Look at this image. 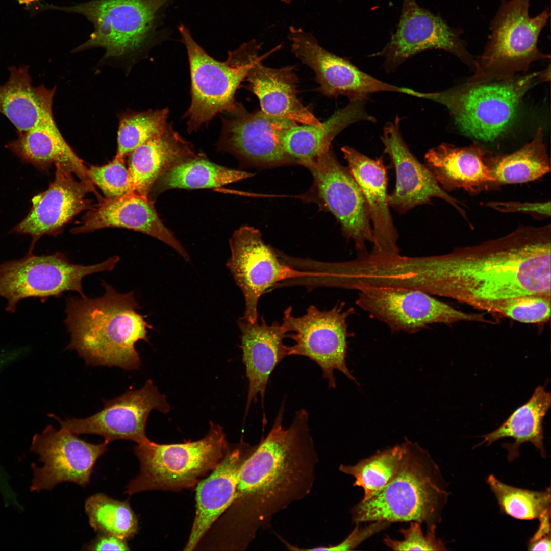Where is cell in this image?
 <instances>
[{
  "label": "cell",
  "instance_id": "6da1fadb",
  "mask_svg": "<svg viewBox=\"0 0 551 551\" xmlns=\"http://www.w3.org/2000/svg\"><path fill=\"white\" fill-rule=\"evenodd\" d=\"M550 224L522 226L497 238L445 254L413 257V289L493 313L521 295L551 296Z\"/></svg>",
  "mask_w": 551,
  "mask_h": 551
},
{
  "label": "cell",
  "instance_id": "7a4b0ae2",
  "mask_svg": "<svg viewBox=\"0 0 551 551\" xmlns=\"http://www.w3.org/2000/svg\"><path fill=\"white\" fill-rule=\"evenodd\" d=\"M282 406L273 425L243 463L234 504L237 531L246 546L273 516L305 498L314 486L319 457L300 409L290 426L282 425Z\"/></svg>",
  "mask_w": 551,
  "mask_h": 551
},
{
  "label": "cell",
  "instance_id": "3957f363",
  "mask_svg": "<svg viewBox=\"0 0 551 551\" xmlns=\"http://www.w3.org/2000/svg\"><path fill=\"white\" fill-rule=\"evenodd\" d=\"M100 297L66 299L65 323L71 335L66 350L76 351L87 364L136 370L140 365L135 344L148 341L152 327L137 311L133 292H118L102 282Z\"/></svg>",
  "mask_w": 551,
  "mask_h": 551
},
{
  "label": "cell",
  "instance_id": "277c9868",
  "mask_svg": "<svg viewBox=\"0 0 551 551\" xmlns=\"http://www.w3.org/2000/svg\"><path fill=\"white\" fill-rule=\"evenodd\" d=\"M403 444L397 473L386 485L352 508L354 523L417 521L428 528L441 523L449 496L441 470L417 443L406 440Z\"/></svg>",
  "mask_w": 551,
  "mask_h": 551
},
{
  "label": "cell",
  "instance_id": "5b68a950",
  "mask_svg": "<svg viewBox=\"0 0 551 551\" xmlns=\"http://www.w3.org/2000/svg\"><path fill=\"white\" fill-rule=\"evenodd\" d=\"M549 79L550 67L506 79L479 82L466 81L444 91L422 92L421 98L444 106L457 128L465 136L492 142L513 124L527 92Z\"/></svg>",
  "mask_w": 551,
  "mask_h": 551
},
{
  "label": "cell",
  "instance_id": "8992f818",
  "mask_svg": "<svg viewBox=\"0 0 551 551\" xmlns=\"http://www.w3.org/2000/svg\"><path fill=\"white\" fill-rule=\"evenodd\" d=\"M188 57L191 77V103L183 118L189 133L208 124L217 114L227 111L233 116L246 110L235 98L254 63L261 57V44L253 39L228 52L227 59L215 60L193 38L184 25L178 27Z\"/></svg>",
  "mask_w": 551,
  "mask_h": 551
},
{
  "label": "cell",
  "instance_id": "52a82bcc",
  "mask_svg": "<svg viewBox=\"0 0 551 551\" xmlns=\"http://www.w3.org/2000/svg\"><path fill=\"white\" fill-rule=\"evenodd\" d=\"M228 450L222 428L212 422L207 435L196 441L161 444L148 440L137 444L134 452L140 472L124 493L131 496L145 491L192 488L216 467Z\"/></svg>",
  "mask_w": 551,
  "mask_h": 551
},
{
  "label": "cell",
  "instance_id": "ba28073f",
  "mask_svg": "<svg viewBox=\"0 0 551 551\" xmlns=\"http://www.w3.org/2000/svg\"><path fill=\"white\" fill-rule=\"evenodd\" d=\"M530 5V0H502L485 49L467 81L510 78L526 72L535 61L550 59L538 47L539 36L550 16L549 9L532 17Z\"/></svg>",
  "mask_w": 551,
  "mask_h": 551
},
{
  "label": "cell",
  "instance_id": "9c48e42d",
  "mask_svg": "<svg viewBox=\"0 0 551 551\" xmlns=\"http://www.w3.org/2000/svg\"><path fill=\"white\" fill-rule=\"evenodd\" d=\"M119 260L115 256L98 264L71 263L61 253L36 256L28 252L23 258L0 264V297L7 301V311L14 313L18 303L27 298L45 300L72 291L84 294L82 282L89 274L111 271Z\"/></svg>",
  "mask_w": 551,
  "mask_h": 551
},
{
  "label": "cell",
  "instance_id": "30bf717a",
  "mask_svg": "<svg viewBox=\"0 0 551 551\" xmlns=\"http://www.w3.org/2000/svg\"><path fill=\"white\" fill-rule=\"evenodd\" d=\"M357 306L393 332L414 333L432 324L459 322L493 323L483 314L457 310L424 292L402 287L359 283Z\"/></svg>",
  "mask_w": 551,
  "mask_h": 551
},
{
  "label": "cell",
  "instance_id": "8fae6325",
  "mask_svg": "<svg viewBox=\"0 0 551 551\" xmlns=\"http://www.w3.org/2000/svg\"><path fill=\"white\" fill-rule=\"evenodd\" d=\"M169 1L92 0L62 10L80 14L94 26L89 39L78 50L99 47L107 57H119L147 43L158 13Z\"/></svg>",
  "mask_w": 551,
  "mask_h": 551
},
{
  "label": "cell",
  "instance_id": "7c38bea8",
  "mask_svg": "<svg viewBox=\"0 0 551 551\" xmlns=\"http://www.w3.org/2000/svg\"><path fill=\"white\" fill-rule=\"evenodd\" d=\"M343 302L329 310L321 311L310 306L302 316L292 315V307L284 311L282 326L287 338L293 340L289 354L305 356L318 364L330 388L336 387L334 371L341 372L356 381L346 363L347 349V319L354 313L350 307L345 309Z\"/></svg>",
  "mask_w": 551,
  "mask_h": 551
},
{
  "label": "cell",
  "instance_id": "4fadbf2b",
  "mask_svg": "<svg viewBox=\"0 0 551 551\" xmlns=\"http://www.w3.org/2000/svg\"><path fill=\"white\" fill-rule=\"evenodd\" d=\"M313 178L317 198L340 223L343 234L359 253L373 241L365 198L348 168L338 161L331 147L317 157L300 162Z\"/></svg>",
  "mask_w": 551,
  "mask_h": 551
},
{
  "label": "cell",
  "instance_id": "5bb4252c",
  "mask_svg": "<svg viewBox=\"0 0 551 551\" xmlns=\"http://www.w3.org/2000/svg\"><path fill=\"white\" fill-rule=\"evenodd\" d=\"M231 255L227 266L241 290L245 300L242 318L253 323L258 320V304L262 295L279 282L311 277L312 272L298 270L281 261L275 251L266 244L260 232L243 226L230 239Z\"/></svg>",
  "mask_w": 551,
  "mask_h": 551
},
{
  "label": "cell",
  "instance_id": "9a60e30c",
  "mask_svg": "<svg viewBox=\"0 0 551 551\" xmlns=\"http://www.w3.org/2000/svg\"><path fill=\"white\" fill-rule=\"evenodd\" d=\"M460 34L461 31L420 6L415 0H403L395 32L384 48L371 56L384 58V69L390 73L419 53L439 49L454 55L474 70L475 60Z\"/></svg>",
  "mask_w": 551,
  "mask_h": 551
},
{
  "label": "cell",
  "instance_id": "2e32d148",
  "mask_svg": "<svg viewBox=\"0 0 551 551\" xmlns=\"http://www.w3.org/2000/svg\"><path fill=\"white\" fill-rule=\"evenodd\" d=\"M167 413L170 406L151 380L136 390H130L112 399L105 400L99 412L85 418L61 419L49 414L63 428L76 435L96 434L108 443L116 440L132 441L137 444L148 440L145 427L151 411Z\"/></svg>",
  "mask_w": 551,
  "mask_h": 551
},
{
  "label": "cell",
  "instance_id": "e0dca14e",
  "mask_svg": "<svg viewBox=\"0 0 551 551\" xmlns=\"http://www.w3.org/2000/svg\"><path fill=\"white\" fill-rule=\"evenodd\" d=\"M108 442L89 443L61 427L47 425L34 436L31 450L40 456L43 465H32L34 477L31 491L52 490L63 482L84 487L88 484L94 465L108 449Z\"/></svg>",
  "mask_w": 551,
  "mask_h": 551
},
{
  "label": "cell",
  "instance_id": "ac0fdd59",
  "mask_svg": "<svg viewBox=\"0 0 551 551\" xmlns=\"http://www.w3.org/2000/svg\"><path fill=\"white\" fill-rule=\"evenodd\" d=\"M288 38L292 51L314 72L318 91L328 97L343 95L350 100L366 99L379 92H394L409 95L412 89L381 81L358 68L347 59L322 47L313 35L291 26Z\"/></svg>",
  "mask_w": 551,
  "mask_h": 551
},
{
  "label": "cell",
  "instance_id": "d6986e66",
  "mask_svg": "<svg viewBox=\"0 0 551 551\" xmlns=\"http://www.w3.org/2000/svg\"><path fill=\"white\" fill-rule=\"evenodd\" d=\"M222 118V131L216 146L249 164L273 166L294 163L284 151V134L297 124L286 118L255 111Z\"/></svg>",
  "mask_w": 551,
  "mask_h": 551
},
{
  "label": "cell",
  "instance_id": "ffe728a7",
  "mask_svg": "<svg viewBox=\"0 0 551 551\" xmlns=\"http://www.w3.org/2000/svg\"><path fill=\"white\" fill-rule=\"evenodd\" d=\"M55 165L54 181L47 190L33 197L30 212L12 230L32 237L30 252L39 238L57 235L75 216L89 208L90 201L86 196L91 192L96 193L92 181L74 179L71 166L60 163Z\"/></svg>",
  "mask_w": 551,
  "mask_h": 551
},
{
  "label": "cell",
  "instance_id": "44dd1931",
  "mask_svg": "<svg viewBox=\"0 0 551 551\" xmlns=\"http://www.w3.org/2000/svg\"><path fill=\"white\" fill-rule=\"evenodd\" d=\"M400 118L397 115L383 128L381 139L396 172L395 186L388 194L390 206L400 213L439 198L452 206L464 218L463 204L443 189L424 164L412 153L403 138Z\"/></svg>",
  "mask_w": 551,
  "mask_h": 551
},
{
  "label": "cell",
  "instance_id": "7402d4cb",
  "mask_svg": "<svg viewBox=\"0 0 551 551\" xmlns=\"http://www.w3.org/2000/svg\"><path fill=\"white\" fill-rule=\"evenodd\" d=\"M341 150L368 205L373 234V249L370 253L399 254L398 233L388 201L387 167L383 158H370L349 146L342 147Z\"/></svg>",
  "mask_w": 551,
  "mask_h": 551
},
{
  "label": "cell",
  "instance_id": "603a6c76",
  "mask_svg": "<svg viewBox=\"0 0 551 551\" xmlns=\"http://www.w3.org/2000/svg\"><path fill=\"white\" fill-rule=\"evenodd\" d=\"M133 230L153 237L171 247L185 260L189 257L185 248L159 218L148 197L133 193L114 198H106L91 208L79 223L71 230L78 234L106 228Z\"/></svg>",
  "mask_w": 551,
  "mask_h": 551
},
{
  "label": "cell",
  "instance_id": "cb8c5ba5",
  "mask_svg": "<svg viewBox=\"0 0 551 551\" xmlns=\"http://www.w3.org/2000/svg\"><path fill=\"white\" fill-rule=\"evenodd\" d=\"M243 444L228 450L207 478L197 483L195 515L185 550H193L235 497L241 468L255 448Z\"/></svg>",
  "mask_w": 551,
  "mask_h": 551
},
{
  "label": "cell",
  "instance_id": "d4e9b609",
  "mask_svg": "<svg viewBox=\"0 0 551 551\" xmlns=\"http://www.w3.org/2000/svg\"><path fill=\"white\" fill-rule=\"evenodd\" d=\"M238 324L241 332L243 362L248 381L245 416L251 403L258 395L262 408L270 377L278 364L289 356V346L284 343L287 333L277 321L268 324L263 317L251 323L240 318Z\"/></svg>",
  "mask_w": 551,
  "mask_h": 551
},
{
  "label": "cell",
  "instance_id": "484cf974",
  "mask_svg": "<svg viewBox=\"0 0 551 551\" xmlns=\"http://www.w3.org/2000/svg\"><path fill=\"white\" fill-rule=\"evenodd\" d=\"M281 45L262 55L249 69L245 80L247 88L258 98L261 111L274 116L304 124L319 125L321 122L297 97V77L293 67L272 68L262 61Z\"/></svg>",
  "mask_w": 551,
  "mask_h": 551
},
{
  "label": "cell",
  "instance_id": "4316f807",
  "mask_svg": "<svg viewBox=\"0 0 551 551\" xmlns=\"http://www.w3.org/2000/svg\"><path fill=\"white\" fill-rule=\"evenodd\" d=\"M489 154L478 144L442 143L426 153L424 165L445 191L462 189L475 193L496 185L487 163Z\"/></svg>",
  "mask_w": 551,
  "mask_h": 551
},
{
  "label": "cell",
  "instance_id": "83f0119b",
  "mask_svg": "<svg viewBox=\"0 0 551 551\" xmlns=\"http://www.w3.org/2000/svg\"><path fill=\"white\" fill-rule=\"evenodd\" d=\"M129 155L128 193L148 197L155 182L177 165L198 156L192 144L176 131L171 123Z\"/></svg>",
  "mask_w": 551,
  "mask_h": 551
},
{
  "label": "cell",
  "instance_id": "f1b7e54d",
  "mask_svg": "<svg viewBox=\"0 0 551 551\" xmlns=\"http://www.w3.org/2000/svg\"><path fill=\"white\" fill-rule=\"evenodd\" d=\"M10 76L0 85V113L16 128L17 133L31 129L53 118L52 105L56 87L32 85L29 66L9 67Z\"/></svg>",
  "mask_w": 551,
  "mask_h": 551
},
{
  "label": "cell",
  "instance_id": "f546056e",
  "mask_svg": "<svg viewBox=\"0 0 551 551\" xmlns=\"http://www.w3.org/2000/svg\"><path fill=\"white\" fill-rule=\"evenodd\" d=\"M366 99L350 101L336 110L319 125L302 124L288 130L281 143L285 153L294 162L314 159L331 147L333 139L350 124L361 121L375 122V118L365 109Z\"/></svg>",
  "mask_w": 551,
  "mask_h": 551
},
{
  "label": "cell",
  "instance_id": "4dcf8cb0",
  "mask_svg": "<svg viewBox=\"0 0 551 551\" xmlns=\"http://www.w3.org/2000/svg\"><path fill=\"white\" fill-rule=\"evenodd\" d=\"M18 134L6 147L24 162L43 170L53 163L67 164L80 180L91 181L88 169L66 143L54 118Z\"/></svg>",
  "mask_w": 551,
  "mask_h": 551
},
{
  "label": "cell",
  "instance_id": "1f68e13d",
  "mask_svg": "<svg viewBox=\"0 0 551 551\" xmlns=\"http://www.w3.org/2000/svg\"><path fill=\"white\" fill-rule=\"evenodd\" d=\"M550 404V393L544 386H538L525 403L517 408L498 428L482 436V441L475 447L484 444L489 446L504 438H512L513 442L502 445L508 451L509 462L519 456L520 445L527 442L532 443L542 457L545 458L543 422Z\"/></svg>",
  "mask_w": 551,
  "mask_h": 551
},
{
  "label": "cell",
  "instance_id": "d6a6232c",
  "mask_svg": "<svg viewBox=\"0 0 551 551\" xmlns=\"http://www.w3.org/2000/svg\"><path fill=\"white\" fill-rule=\"evenodd\" d=\"M487 163L496 185L516 184L537 180L550 170L547 147L541 127L530 142L513 153L493 156Z\"/></svg>",
  "mask_w": 551,
  "mask_h": 551
},
{
  "label": "cell",
  "instance_id": "836d02e7",
  "mask_svg": "<svg viewBox=\"0 0 551 551\" xmlns=\"http://www.w3.org/2000/svg\"><path fill=\"white\" fill-rule=\"evenodd\" d=\"M252 176V173L217 165L198 155L166 171L152 189L158 194L173 188H217Z\"/></svg>",
  "mask_w": 551,
  "mask_h": 551
},
{
  "label": "cell",
  "instance_id": "e575fe53",
  "mask_svg": "<svg viewBox=\"0 0 551 551\" xmlns=\"http://www.w3.org/2000/svg\"><path fill=\"white\" fill-rule=\"evenodd\" d=\"M89 523L98 533L128 539L138 531V519L129 502L114 499L104 493L89 496L85 503Z\"/></svg>",
  "mask_w": 551,
  "mask_h": 551
},
{
  "label": "cell",
  "instance_id": "d590c367",
  "mask_svg": "<svg viewBox=\"0 0 551 551\" xmlns=\"http://www.w3.org/2000/svg\"><path fill=\"white\" fill-rule=\"evenodd\" d=\"M403 453L402 443L379 451L354 465L341 464L339 470L355 479L353 486L362 488L364 491L362 499H366L393 478L401 464Z\"/></svg>",
  "mask_w": 551,
  "mask_h": 551
},
{
  "label": "cell",
  "instance_id": "8d00e7d4",
  "mask_svg": "<svg viewBox=\"0 0 551 551\" xmlns=\"http://www.w3.org/2000/svg\"><path fill=\"white\" fill-rule=\"evenodd\" d=\"M487 483L494 494L500 510L515 519H538L550 512V490L533 491L507 485L489 475Z\"/></svg>",
  "mask_w": 551,
  "mask_h": 551
},
{
  "label": "cell",
  "instance_id": "74e56055",
  "mask_svg": "<svg viewBox=\"0 0 551 551\" xmlns=\"http://www.w3.org/2000/svg\"><path fill=\"white\" fill-rule=\"evenodd\" d=\"M167 108L122 116L117 132L116 155L124 157L161 133L168 124Z\"/></svg>",
  "mask_w": 551,
  "mask_h": 551
},
{
  "label": "cell",
  "instance_id": "f35d334b",
  "mask_svg": "<svg viewBox=\"0 0 551 551\" xmlns=\"http://www.w3.org/2000/svg\"><path fill=\"white\" fill-rule=\"evenodd\" d=\"M551 296L541 294L521 295L506 299L493 313L524 323L547 322L550 317Z\"/></svg>",
  "mask_w": 551,
  "mask_h": 551
},
{
  "label": "cell",
  "instance_id": "ab89813d",
  "mask_svg": "<svg viewBox=\"0 0 551 551\" xmlns=\"http://www.w3.org/2000/svg\"><path fill=\"white\" fill-rule=\"evenodd\" d=\"M124 157L116 155L109 163L102 166H91L89 177L102 191L107 198H114L128 193L129 174Z\"/></svg>",
  "mask_w": 551,
  "mask_h": 551
},
{
  "label": "cell",
  "instance_id": "60d3db41",
  "mask_svg": "<svg viewBox=\"0 0 551 551\" xmlns=\"http://www.w3.org/2000/svg\"><path fill=\"white\" fill-rule=\"evenodd\" d=\"M421 524L417 521H410L408 528L399 530L403 537L402 540H395L386 535L383 542L393 550H447L445 543L436 535V526L428 528L424 534Z\"/></svg>",
  "mask_w": 551,
  "mask_h": 551
},
{
  "label": "cell",
  "instance_id": "b9f144b4",
  "mask_svg": "<svg viewBox=\"0 0 551 551\" xmlns=\"http://www.w3.org/2000/svg\"><path fill=\"white\" fill-rule=\"evenodd\" d=\"M363 527L356 523V527L348 536L335 545L302 549L305 550H350L358 547L363 542L373 535L389 527L391 523L385 521H375Z\"/></svg>",
  "mask_w": 551,
  "mask_h": 551
},
{
  "label": "cell",
  "instance_id": "7bdbcfd3",
  "mask_svg": "<svg viewBox=\"0 0 551 551\" xmlns=\"http://www.w3.org/2000/svg\"><path fill=\"white\" fill-rule=\"evenodd\" d=\"M486 206L503 213H525L550 216V202H520L516 201H490Z\"/></svg>",
  "mask_w": 551,
  "mask_h": 551
},
{
  "label": "cell",
  "instance_id": "ee69618b",
  "mask_svg": "<svg viewBox=\"0 0 551 551\" xmlns=\"http://www.w3.org/2000/svg\"><path fill=\"white\" fill-rule=\"evenodd\" d=\"M127 539L116 536L99 533L90 543L84 546L87 550H130Z\"/></svg>",
  "mask_w": 551,
  "mask_h": 551
},
{
  "label": "cell",
  "instance_id": "f6af8a7d",
  "mask_svg": "<svg viewBox=\"0 0 551 551\" xmlns=\"http://www.w3.org/2000/svg\"><path fill=\"white\" fill-rule=\"evenodd\" d=\"M550 514L549 512L541 517L539 520V525L530 541H535L550 538Z\"/></svg>",
  "mask_w": 551,
  "mask_h": 551
},
{
  "label": "cell",
  "instance_id": "bcb514c9",
  "mask_svg": "<svg viewBox=\"0 0 551 551\" xmlns=\"http://www.w3.org/2000/svg\"><path fill=\"white\" fill-rule=\"evenodd\" d=\"M550 538L528 541L527 547L529 550H547L551 549Z\"/></svg>",
  "mask_w": 551,
  "mask_h": 551
},
{
  "label": "cell",
  "instance_id": "7dc6e473",
  "mask_svg": "<svg viewBox=\"0 0 551 551\" xmlns=\"http://www.w3.org/2000/svg\"><path fill=\"white\" fill-rule=\"evenodd\" d=\"M21 4H29L32 2L36 1L37 0H18Z\"/></svg>",
  "mask_w": 551,
  "mask_h": 551
},
{
  "label": "cell",
  "instance_id": "c3c4849f",
  "mask_svg": "<svg viewBox=\"0 0 551 551\" xmlns=\"http://www.w3.org/2000/svg\"><path fill=\"white\" fill-rule=\"evenodd\" d=\"M293 0H281V1L285 4H290Z\"/></svg>",
  "mask_w": 551,
  "mask_h": 551
}]
</instances>
